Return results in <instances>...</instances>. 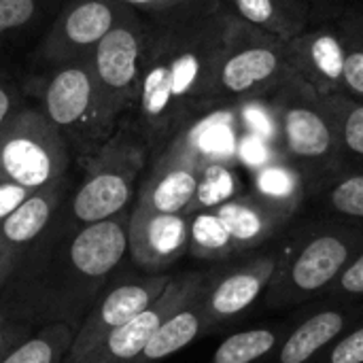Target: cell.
Segmentation results:
<instances>
[{
	"label": "cell",
	"instance_id": "cell-1",
	"mask_svg": "<svg viewBox=\"0 0 363 363\" xmlns=\"http://www.w3.org/2000/svg\"><path fill=\"white\" fill-rule=\"evenodd\" d=\"M145 21L140 89L130 125L155 157L211 113V89L232 13L223 0H198Z\"/></svg>",
	"mask_w": 363,
	"mask_h": 363
},
{
	"label": "cell",
	"instance_id": "cell-2",
	"mask_svg": "<svg viewBox=\"0 0 363 363\" xmlns=\"http://www.w3.org/2000/svg\"><path fill=\"white\" fill-rule=\"evenodd\" d=\"M130 211L89 225L74 223L64 202L0 291V315L34 330H79L128 251Z\"/></svg>",
	"mask_w": 363,
	"mask_h": 363
},
{
	"label": "cell",
	"instance_id": "cell-3",
	"mask_svg": "<svg viewBox=\"0 0 363 363\" xmlns=\"http://www.w3.org/2000/svg\"><path fill=\"white\" fill-rule=\"evenodd\" d=\"M362 247L363 228L323 215L287 230L264 308L289 311L321 300Z\"/></svg>",
	"mask_w": 363,
	"mask_h": 363
},
{
	"label": "cell",
	"instance_id": "cell-4",
	"mask_svg": "<svg viewBox=\"0 0 363 363\" xmlns=\"http://www.w3.org/2000/svg\"><path fill=\"white\" fill-rule=\"evenodd\" d=\"M279 153L304 181L306 198L342 170L334 115L325 96L298 74H287L268 96Z\"/></svg>",
	"mask_w": 363,
	"mask_h": 363
},
{
	"label": "cell",
	"instance_id": "cell-5",
	"mask_svg": "<svg viewBox=\"0 0 363 363\" xmlns=\"http://www.w3.org/2000/svg\"><path fill=\"white\" fill-rule=\"evenodd\" d=\"M149 157L147 145L130 123L117 128L83 160V177L64 198L68 217L79 225H89L130 211Z\"/></svg>",
	"mask_w": 363,
	"mask_h": 363
},
{
	"label": "cell",
	"instance_id": "cell-6",
	"mask_svg": "<svg viewBox=\"0 0 363 363\" xmlns=\"http://www.w3.org/2000/svg\"><path fill=\"white\" fill-rule=\"evenodd\" d=\"M287 74V43L247 26L232 15L217 64L208 108H225L266 98Z\"/></svg>",
	"mask_w": 363,
	"mask_h": 363
},
{
	"label": "cell",
	"instance_id": "cell-7",
	"mask_svg": "<svg viewBox=\"0 0 363 363\" xmlns=\"http://www.w3.org/2000/svg\"><path fill=\"white\" fill-rule=\"evenodd\" d=\"M40 111L64 136L72 155L85 160L117 128L102 111V102L91 74L89 57L53 64L40 81Z\"/></svg>",
	"mask_w": 363,
	"mask_h": 363
},
{
	"label": "cell",
	"instance_id": "cell-8",
	"mask_svg": "<svg viewBox=\"0 0 363 363\" xmlns=\"http://www.w3.org/2000/svg\"><path fill=\"white\" fill-rule=\"evenodd\" d=\"M72 153L40 108L21 106L0 130V185L38 191L66 179Z\"/></svg>",
	"mask_w": 363,
	"mask_h": 363
},
{
	"label": "cell",
	"instance_id": "cell-9",
	"mask_svg": "<svg viewBox=\"0 0 363 363\" xmlns=\"http://www.w3.org/2000/svg\"><path fill=\"white\" fill-rule=\"evenodd\" d=\"M145 32V17L128 9L89 55L102 111L113 128H119V121L136 106Z\"/></svg>",
	"mask_w": 363,
	"mask_h": 363
},
{
	"label": "cell",
	"instance_id": "cell-10",
	"mask_svg": "<svg viewBox=\"0 0 363 363\" xmlns=\"http://www.w3.org/2000/svg\"><path fill=\"white\" fill-rule=\"evenodd\" d=\"M211 162L189 130L172 138L155 157L147 179L138 185L134 204L157 213L194 215L198 211V194Z\"/></svg>",
	"mask_w": 363,
	"mask_h": 363
},
{
	"label": "cell",
	"instance_id": "cell-11",
	"mask_svg": "<svg viewBox=\"0 0 363 363\" xmlns=\"http://www.w3.org/2000/svg\"><path fill=\"white\" fill-rule=\"evenodd\" d=\"M119 270V268H117ZM172 274H145L136 277L115 272L98 300L91 304L83 317L79 330L74 332L72 345L66 353L64 363H81L111 332L123 328L143 311H147L170 285Z\"/></svg>",
	"mask_w": 363,
	"mask_h": 363
},
{
	"label": "cell",
	"instance_id": "cell-12",
	"mask_svg": "<svg viewBox=\"0 0 363 363\" xmlns=\"http://www.w3.org/2000/svg\"><path fill=\"white\" fill-rule=\"evenodd\" d=\"M279 266V242L268 249L242 255L240 262L211 270L208 285L202 296L206 334L245 315L262 300L274 279Z\"/></svg>",
	"mask_w": 363,
	"mask_h": 363
},
{
	"label": "cell",
	"instance_id": "cell-13",
	"mask_svg": "<svg viewBox=\"0 0 363 363\" xmlns=\"http://www.w3.org/2000/svg\"><path fill=\"white\" fill-rule=\"evenodd\" d=\"M211 270H196L172 277L166 291L138 317L111 332L81 363H136L149 338L181 306L194 300L208 283Z\"/></svg>",
	"mask_w": 363,
	"mask_h": 363
},
{
	"label": "cell",
	"instance_id": "cell-14",
	"mask_svg": "<svg viewBox=\"0 0 363 363\" xmlns=\"http://www.w3.org/2000/svg\"><path fill=\"white\" fill-rule=\"evenodd\" d=\"M125 11L117 0H68L40 40L38 57L47 66L89 57Z\"/></svg>",
	"mask_w": 363,
	"mask_h": 363
},
{
	"label": "cell",
	"instance_id": "cell-15",
	"mask_svg": "<svg viewBox=\"0 0 363 363\" xmlns=\"http://www.w3.org/2000/svg\"><path fill=\"white\" fill-rule=\"evenodd\" d=\"M211 208L225 225L238 257H242L266 245H274L291 228L302 200H281L251 191L236 194Z\"/></svg>",
	"mask_w": 363,
	"mask_h": 363
},
{
	"label": "cell",
	"instance_id": "cell-16",
	"mask_svg": "<svg viewBox=\"0 0 363 363\" xmlns=\"http://www.w3.org/2000/svg\"><path fill=\"white\" fill-rule=\"evenodd\" d=\"M287 62L294 74L321 96L345 91V34L340 17H330L287 43Z\"/></svg>",
	"mask_w": 363,
	"mask_h": 363
},
{
	"label": "cell",
	"instance_id": "cell-17",
	"mask_svg": "<svg viewBox=\"0 0 363 363\" xmlns=\"http://www.w3.org/2000/svg\"><path fill=\"white\" fill-rule=\"evenodd\" d=\"M128 251L145 274H164L189 251V215L130 208Z\"/></svg>",
	"mask_w": 363,
	"mask_h": 363
},
{
	"label": "cell",
	"instance_id": "cell-18",
	"mask_svg": "<svg viewBox=\"0 0 363 363\" xmlns=\"http://www.w3.org/2000/svg\"><path fill=\"white\" fill-rule=\"evenodd\" d=\"M68 191L70 181L66 177L49 187L32 191L21 204L0 219V291L32 242L49 225Z\"/></svg>",
	"mask_w": 363,
	"mask_h": 363
},
{
	"label": "cell",
	"instance_id": "cell-19",
	"mask_svg": "<svg viewBox=\"0 0 363 363\" xmlns=\"http://www.w3.org/2000/svg\"><path fill=\"white\" fill-rule=\"evenodd\" d=\"M363 317V306L325 304L285 332L264 363H315L328 347Z\"/></svg>",
	"mask_w": 363,
	"mask_h": 363
},
{
	"label": "cell",
	"instance_id": "cell-20",
	"mask_svg": "<svg viewBox=\"0 0 363 363\" xmlns=\"http://www.w3.org/2000/svg\"><path fill=\"white\" fill-rule=\"evenodd\" d=\"M230 13L247 26L289 43L311 28L313 11L306 0H223Z\"/></svg>",
	"mask_w": 363,
	"mask_h": 363
},
{
	"label": "cell",
	"instance_id": "cell-21",
	"mask_svg": "<svg viewBox=\"0 0 363 363\" xmlns=\"http://www.w3.org/2000/svg\"><path fill=\"white\" fill-rule=\"evenodd\" d=\"M204 289L157 328V332L149 338L136 363H162L164 359L172 357L174 353L183 351L185 347H189L202 334H206L204 311H202Z\"/></svg>",
	"mask_w": 363,
	"mask_h": 363
},
{
	"label": "cell",
	"instance_id": "cell-22",
	"mask_svg": "<svg viewBox=\"0 0 363 363\" xmlns=\"http://www.w3.org/2000/svg\"><path fill=\"white\" fill-rule=\"evenodd\" d=\"M308 198L317 202L323 217L363 228V168L340 170L319 185Z\"/></svg>",
	"mask_w": 363,
	"mask_h": 363
},
{
	"label": "cell",
	"instance_id": "cell-23",
	"mask_svg": "<svg viewBox=\"0 0 363 363\" xmlns=\"http://www.w3.org/2000/svg\"><path fill=\"white\" fill-rule=\"evenodd\" d=\"M285 332V325H262L230 334L208 363H264L281 345Z\"/></svg>",
	"mask_w": 363,
	"mask_h": 363
},
{
	"label": "cell",
	"instance_id": "cell-24",
	"mask_svg": "<svg viewBox=\"0 0 363 363\" xmlns=\"http://www.w3.org/2000/svg\"><path fill=\"white\" fill-rule=\"evenodd\" d=\"M187 253L200 262H211V264H223L238 257L225 225L221 223V219L215 215L213 208H202L189 215Z\"/></svg>",
	"mask_w": 363,
	"mask_h": 363
},
{
	"label": "cell",
	"instance_id": "cell-25",
	"mask_svg": "<svg viewBox=\"0 0 363 363\" xmlns=\"http://www.w3.org/2000/svg\"><path fill=\"white\" fill-rule=\"evenodd\" d=\"M336 121L342 170L363 168V100L347 94L325 96Z\"/></svg>",
	"mask_w": 363,
	"mask_h": 363
},
{
	"label": "cell",
	"instance_id": "cell-26",
	"mask_svg": "<svg viewBox=\"0 0 363 363\" xmlns=\"http://www.w3.org/2000/svg\"><path fill=\"white\" fill-rule=\"evenodd\" d=\"M74 332L77 330L66 323L38 328L21 342H17L0 363H64Z\"/></svg>",
	"mask_w": 363,
	"mask_h": 363
},
{
	"label": "cell",
	"instance_id": "cell-27",
	"mask_svg": "<svg viewBox=\"0 0 363 363\" xmlns=\"http://www.w3.org/2000/svg\"><path fill=\"white\" fill-rule=\"evenodd\" d=\"M345 34V91L363 100V11L349 9L338 15Z\"/></svg>",
	"mask_w": 363,
	"mask_h": 363
},
{
	"label": "cell",
	"instance_id": "cell-28",
	"mask_svg": "<svg viewBox=\"0 0 363 363\" xmlns=\"http://www.w3.org/2000/svg\"><path fill=\"white\" fill-rule=\"evenodd\" d=\"M323 304H351L363 306V247L340 272L328 294L321 298Z\"/></svg>",
	"mask_w": 363,
	"mask_h": 363
},
{
	"label": "cell",
	"instance_id": "cell-29",
	"mask_svg": "<svg viewBox=\"0 0 363 363\" xmlns=\"http://www.w3.org/2000/svg\"><path fill=\"white\" fill-rule=\"evenodd\" d=\"M43 11V0H0V40L28 30Z\"/></svg>",
	"mask_w": 363,
	"mask_h": 363
},
{
	"label": "cell",
	"instance_id": "cell-30",
	"mask_svg": "<svg viewBox=\"0 0 363 363\" xmlns=\"http://www.w3.org/2000/svg\"><path fill=\"white\" fill-rule=\"evenodd\" d=\"M315 363H363V317L340 334Z\"/></svg>",
	"mask_w": 363,
	"mask_h": 363
},
{
	"label": "cell",
	"instance_id": "cell-31",
	"mask_svg": "<svg viewBox=\"0 0 363 363\" xmlns=\"http://www.w3.org/2000/svg\"><path fill=\"white\" fill-rule=\"evenodd\" d=\"M117 2L123 4L125 9L138 13L140 17L149 19V17H157V15L177 11V9L187 6V4L198 2V0H117Z\"/></svg>",
	"mask_w": 363,
	"mask_h": 363
},
{
	"label": "cell",
	"instance_id": "cell-32",
	"mask_svg": "<svg viewBox=\"0 0 363 363\" xmlns=\"http://www.w3.org/2000/svg\"><path fill=\"white\" fill-rule=\"evenodd\" d=\"M19 89L17 83L0 70V130L9 123V119L19 111Z\"/></svg>",
	"mask_w": 363,
	"mask_h": 363
},
{
	"label": "cell",
	"instance_id": "cell-33",
	"mask_svg": "<svg viewBox=\"0 0 363 363\" xmlns=\"http://www.w3.org/2000/svg\"><path fill=\"white\" fill-rule=\"evenodd\" d=\"M34 332V328L26 325V323H19V321H13L4 315H0V359L17 345L21 342L26 336H30Z\"/></svg>",
	"mask_w": 363,
	"mask_h": 363
},
{
	"label": "cell",
	"instance_id": "cell-34",
	"mask_svg": "<svg viewBox=\"0 0 363 363\" xmlns=\"http://www.w3.org/2000/svg\"><path fill=\"white\" fill-rule=\"evenodd\" d=\"M306 2L311 4L313 17H315V13L325 11V13H328L325 19H330V17H336V15L349 11V2H351V0H306Z\"/></svg>",
	"mask_w": 363,
	"mask_h": 363
}]
</instances>
